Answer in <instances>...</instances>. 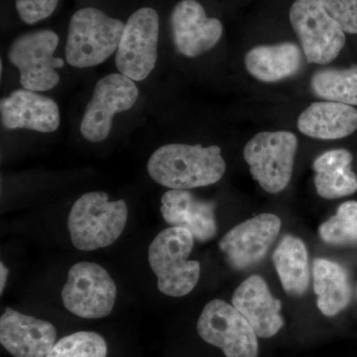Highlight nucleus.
<instances>
[{
  "instance_id": "4468645a",
  "label": "nucleus",
  "mask_w": 357,
  "mask_h": 357,
  "mask_svg": "<svg viewBox=\"0 0 357 357\" xmlns=\"http://www.w3.org/2000/svg\"><path fill=\"white\" fill-rule=\"evenodd\" d=\"M57 331L49 321L6 309L0 319V342L14 357H46Z\"/></svg>"
},
{
  "instance_id": "7ed1b4c3",
  "label": "nucleus",
  "mask_w": 357,
  "mask_h": 357,
  "mask_svg": "<svg viewBox=\"0 0 357 357\" xmlns=\"http://www.w3.org/2000/svg\"><path fill=\"white\" fill-rule=\"evenodd\" d=\"M195 237L189 230L171 227L160 232L148 249L150 267L158 278L160 292L183 297L198 284L201 265L188 260Z\"/></svg>"
},
{
  "instance_id": "f257e3e1",
  "label": "nucleus",
  "mask_w": 357,
  "mask_h": 357,
  "mask_svg": "<svg viewBox=\"0 0 357 357\" xmlns=\"http://www.w3.org/2000/svg\"><path fill=\"white\" fill-rule=\"evenodd\" d=\"M218 146L181 143L164 145L150 157L147 170L155 182L171 190L215 184L227 170Z\"/></svg>"
},
{
  "instance_id": "5701e85b",
  "label": "nucleus",
  "mask_w": 357,
  "mask_h": 357,
  "mask_svg": "<svg viewBox=\"0 0 357 357\" xmlns=\"http://www.w3.org/2000/svg\"><path fill=\"white\" fill-rule=\"evenodd\" d=\"M311 86L312 93L326 102L357 105V65L319 70L312 75Z\"/></svg>"
},
{
  "instance_id": "dca6fc26",
  "label": "nucleus",
  "mask_w": 357,
  "mask_h": 357,
  "mask_svg": "<svg viewBox=\"0 0 357 357\" xmlns=\"http://www.w3.org/2000/svg\"><path fill=\"white\" fill-rule=\"evenodd\" d=\"M232 305L248 319L257 337H272L284 325L280 301L275 299L258 275L249 277L236 289Z\"/></svg>"
},
{
  "instance_id": "6e6552de",
  "label": "nucleus",
  "mask_w": 357,
  "mask_h": 357,
  "mask_svg": "<svg viewBox=\"0 0 357 357\" xmlns=\"http://www.w3.org/2000/svg\"><path fill=\"white\" fill-rule=\"evenodd\" d=\"M68 311L79 318L109 316L116 299V286L107 270L96 263L79 262L70 268L62 290Z\"/></svg>"
},
{
  "instance_id": "393cba45",
  "label": "nucleus",
  "mask_w": 357,
  "mask_h": 357,
  "mask_svg": "<svg viewBox=\"0 0 357 357\" xmlns=\"http://www.w3.org/2000/svg\"><path fill=\"white\" fill-rule=\"evenodd\" d=\"M105 338L93 332H79L61 338L46 357H107Z\"/></svg>"
},
{
  "instance_id": "1a4fd4ad",
  "label": "nucleus",
  "mask_w": 357,
  "mask_h": 357,
  "mask_svg": "<svg viewBox=\"0 0 357 357\" xmlns=\"http://www.w3.org/2000/svg\"><path fill=\"white\" fill-rule=\"evenodd\" d=\"M204 342L220 347L227 357H257L258 342L252 326L234 305L222 300L208 303L198 321Z\"/></svg>"
},
{
  "instance_id": "aec40b11",
  "label": "nucleus",
  "mask_w": 357,
  "mask_h": 357,
  "mask_svg": "<svg viewBox=\"0 0 357 357\" xmlns=\"http://www.w3.org/2000/svg\"><path fill=\"white\" fill-rule=\"evenodd\" d=\"M352 155L345 149L326 151L314 160V185L321 198L333 199L357 191V177L352 172Z\"/></svg>"
},
{
  "instance_id": "2eb2a0df",
  "label": "nucleus",
  "mask_w": 357,
  "mask_h": 357,
  "mask_svg": "<svg viewBox=\"0 0 357 357\" xmlns=\"http://www.w3.org/2000/svg\"><path fill=\"white\" fill-rule=\"evenodd\" d=\"M1 123L7 129L50 133L60 126V110L51 98L30 89H17L0 102Z\"/></svg>"
},
{
  "instance_id": "c85d7f7f",
  "label": "nucleus",
  "mask_w": 357,
  "mask_h": 357,
  "mask_svg": "<svg viewBox=\"0 0 357 357\" xmlns=\"http://www.w3.org/2000/svg\"><path fill=\"white\" fill-rule=\"evenodd\" d=\"M2 72H3V63H2L1 61V62H0V73L2 74Z\"/></svg>"
},
{
  "instance_id": "9b49d317",
  "label": "nucleus",
  "mask_w": 357,
  "mask_h": 357,
  "mask_svg": "<svg viewBox=\"0 0 357 357\" xmlns=\"http://www.w3.org/2000/svg\"><path fill=\"white\" fill-rule=\"evenodd\" d=\"M138 96L135 83L124 75L110 74L100 79L82 119L81 133L84 139L96 143L107 138L114 115L130 109Z\"/></svg>"
},
{
  "instance_id": "a211bd4d",
  "label": "nucleus",
  "mask_w": 357,
  "mask_h": 357,
  "mask_svg": "<svg viewBox=\"0 0 357 357\" xmlns=\"http://www.w3.org/2000/svg\"><path fill=\"white\" fill-rule=\"evenodd\" d=\"M244 64L249 74L258 81L276 83L300 72L303 50L293 42L261 45L248 52Z\"/></svg>"
},
{
  "instance_id": "0eeeda50",
  "label": "nucleus",
  "mask_w": 357,
  "mask_h": 357,
  "mask_svg": "<svg viewBox=\"0 0 357 357\" xmlns=\"http://www.w3.org/2000/svg\"><path fill=\"white\" fill-rule=\"evenodd\" d=\"M59 37L51 30H37L17 37L9 47L8 58L20 73L23 88L47 91L60 82L56 69L64 67L62 59L54 58Z\"/></svg>"
},
{
  "instance_id": "cd10ccee",
  "label": "nucleus",
  "mask_w": 357,
  "mask_h": 357,
  "mask_svg": "<svg viewBox=\"0 0 357 357\" xmlns=\"http://www.w3.org/2000/svg\"><path fill=\"white\" fill-rule=\"evenodd\" d=\"M0 273H1V283H0V293H3L4 287H6L7 276H8V269L6 265L1 262L0 264Z\"/></svg>"
},
{
  "instance_id": "4be33fe9",
  "label": "nucleus",
  "mask_w": 357,
  "mask_h": 357,
  "mask_svg": "<svg viewBox=\"0 0 357 357\" xmlns=\"http://www.w3.org/2000/svg\"><path fill=\"white\" fill-rule=\"evenodd\" d=\"M277 273L289 295H303L310 283L309 257L304 243L298 237L286 236L273 255Z\"/></svg>"
},
{
  "instance_id": "6ab92c4d",
  "label": "nucleus",
  "mask_w": 357,
  "mask_h": 357,
  "mask_svg": "<svg viewBox=\"0 0 357 357\" xmlns=\"http://www.w3.org/2000/svg\"><path fill=\"white\" fill-rule=\"evenodd\" d=\"M298 129L316 139H340L356 130L357 109L344 103L314 102L301 114Z\"/></svg>"
},
{
  "instance_id": "bb28decb",
  "label": "nucleus",
  "mask_w": 357,
  "mask_h": 357,
  "mask_svg": "<svg viewBox=\"0 0 357 357\" xmlns=\"http://www.w3.org/2000/svg\"><path fill=\"white\" fill-rule=\"evenodd\" d=\"M59 0H16V9L21 20L35 24L53 14Z\"/></svg>"
},
{
  "instance_id": "f3484780",
  "label": "nucleus",
  "mask_w": 357,
  "mask_h": 357,
  "mask_svg": "<svg viewBox=\"0 0 357 357\" xmlns=\"http://www.w3.org/2000/svg\"><path fill=\"white\" fill-rule=\"evenodd\" d=\"M161 213L167 223L189 230L197 241L206 243L218 231L215 204L197 198L187 190H170L161 199Z\"/></svg>"
},
{
  "instance_id": "412c9836",
  "label": "nucleus",
  "mask_w": 357,
  "mask_h": 357,
  "mask_svg": "<svg viewBox=\"0 0 357 357\" xmlns=\"http://www.w3.org/2000/svg\"><path fill=\"white\" fill-rule=\"evenodd\" d=\"M312 276L318 307L325 316H335L349 306L351 300V282L340 264L318 258L312 264Z\"/></svg>"
},
{
  "instance_id": "ddd939ff",
  "label": "nucleus",
  "mask_w": 357,
  "mask_h": 357,
  "mask_svg": "<svg viewBox=\"0 0 357 357\" xmlns=\"http://www.w3.org/2000/svg\"><path fill=\"white\" fill-rule=\"evenodd\" d=\"M170 24L176 49L188 58L210 51L220 42L223 33L222 22L208 18L197 0H182L176 4Z\"/></svg>"
},
{
  "instance_id": "f03ea898",
  "label": "nucleus",
  "mask_w": 357,
  "mask_h": 357,
  "mask_svg": "<svg viewBox=\"0 0 357 357\" xmlns=\"http://www.w3.org/2000/svg\"><path fill=\"white\" fill-rule=\"evenodd\" d=\"M128 218L123 199L109 202L107 192H86L74 204L68 218L72 243L83 251L107 248L121 236Z\"/></svg>"
},
{
  "instance_id": "39448f33",
  "label": "nucleus",
  "mask_w": 357,
  "mask_h": 357,
  "mask_svg": "<svg viewBox=\"0 0 357 357\" xmlns=\"http://www.w3.org/2000/svg\"><path fill=\"white\" fill-rule=\"evenodd\" d=\"M298 149L297 136L289 131L260 132L246 143L244 160L264 191L278 194L290 183Z\"/></svg>"
},
{
  "instance_id": "a878e982",
  "label": "nucleus",
  "mask_w": 357,
  "mask_h": 357,
  "mask_svg": "<svg viewBox=\"0 0 357 357\" xmlns=\"http://www.w3.org/2000/svg\"><path fill=\"white\" fill-rule=\"evenodd\" d=\"M344 32L357 34V0H319Z\"/></svg>"
},
{
  "instance_id": "b1692460",
  "label": "nucleus",
  "mask_w": 357,
  "mask_h": 357,
  "mask_svg": "<svg viewBox=\"0 0 357 357\" xmlns=\"http://www.w3.org/2000/svg\"><path fill=\"white\" fill-rule=\"evenodd\" d=\"M319 232L321 238L332 245L357 243V202L340 204L337 215L324 222Z\"/></svg>"
},
{
  "instance_id": "423d86ee",
  "label": "nucleus",
  "mask_w": 357,
  "mask_h": 357,
  "mask_svg": "<svg viewBox=\"0 0 357 357\" xmlns=\"http://www.w3.org/2000/svg\"><path fill=\"white\" fill-rule=\"evenodd\" d=\"M289 17L307 63L326 65L340 55L347 41L344 30L319 0H295Z\"/></svg>"
},
{
  "instance_id": "f8f14e48",
  "label": "nucleus",
  "mask_w": 357,
  "mask_h": 357,
  "mask_svg": "<svg viewBox=\"0 0 357 357\" xmlns=\"http://www.w3.org/2000/svg\"><path fill=\"white\" fill-rule=\"evenodd\" d=\"M281 229V220L272 213H262L227 232L220 243L229 264L241 270L261 261Z\"/></svg>"
},
{
  "instance_id": "20e7f679",
  "label": "nucleus",
  "mask_w": 357,
  "mask_h": 357,
  "mask_svg": "<svg viewBox=\"0 0 357 357\" xmlns=\"http://www.w3.org/2000/svg\"><path fill=\"white\" fill-rule=\"evenodd\" d=\"M124 23L100 9H79L70 20L66 59L73 67H95L119 49Z\"/></svg>"
},
{
  "instance_id": "9d476101",
  "label": "nucleus",
  "mask_w": 357,
  "mask_h": 357,
  "mask_svg": "<svg viewBox=\"0 0 357 357\" xmlns=\"http://www.w3.org/2000/svg\"><path fill=\"white\" fill-rule=\"evenodd\" d=\"M158 37L156 10L143 7L131 14L124 25L115 57L119 73L132 81L146 79L156 65Z\"/></svg>"
}]
</instances>
